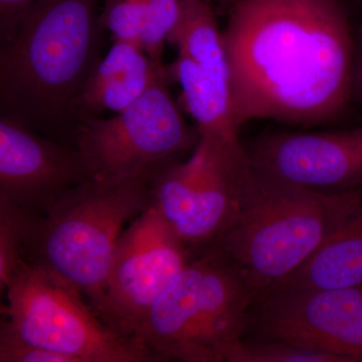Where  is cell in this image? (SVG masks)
I'll return each mask as SVG.
<instances>
[{
  "instance_id": "obj_23",
  "label": "cell",
  "mask_w": 362,
  "mask_h": 362,
  "mask_svg": "<svg viewBox=\"0 0 362 362\" xmlns=\"http://www.w3.org/2000/svg\"><path fill=\"white\" fill-rule=\"evenodd\" d=\"M211 4H216L223 11H228L230 6H232L233 0H207Z\"/></svg>"
},
{
  "instance_id": "obj_16",
  "label": "cell",
  "mask_w": 362,
  "mask_h": 362,
  "mask_svg": "<svg viewBox=\"0 0 362 362\" xmlns=\"http://www.w3.org/2000/svg\"><path fill=\"white\" fill-rule=\"evenodd\" d=\"M168 42L177 47L178 54L192 59L216 84L230 93V66L223 35L211 2L187 0L182 18Z\"/></svg>"
},
{
  "instance_id": "obj_18",
  "label": "cell",
  "mask_w": 362,
  "mask_h": 362,
  "mask_svg": "<svg viewBox=\"0 0 362 362\" xmlns=\"http://www.w3.org/2000/svg\"><path fill=\"white\" fill-rule=\"evenodd\" d=\"M148 9L149 0H103L100 21L115 40L141 45Z\"/></svg>"
},
{
  "instance_id": "obj_8",
  "label": "cell",
  "mask_w": 362,
  "mask_h": 362,
  "mask_svg": "<svg viewBox=\"0 0 362 362\" xmlns=\"http://www.w3.org/2000/svg\"><path fill=\"white\" fill-rule=\"evenodd\" d=\"M168 71L137 101L111 118L92 116L78 125L74 146L94 180L137 175L182 158L199 140L168 89Z\"/></svg>"
},
{
  "instance_id": "obj_13",
  "label": "cell",
  "mask_w": 362,
  "mask_h": 362,
  "mask_svg": "<svg viewBox=\"0 0 362 362\" xmlns=\"http://www.w3.org/2000/svg\"><path fill=\"white\" fill-rule=\"evenodd\" d=\"M165 74L166 66L150 58L141 45L115 40L76 100L74 111L78 125L102 112L125 110Z\"/></svg>"
},
{
  "instance_id": "obj_10",
  "label": "cell",
  "mask_w": 362,
  "mask_h": 362,
  "mask_svg": "<svg viewBox=\"0 0 362 362\" xmlns=\"http://www.w3.org/2000/svg\"><path fill=\"white\" fill-rule=\"evenodd\" d=\"M194 255L152 206L119 238L99 315L134 339L152 304Z\"/></svg>"
},
{
  "instance_id": "obj_22",
  "label": "cell",
  "mask_w": 362,
  "mask_h": 362,
  "mask_svg": "<svg viewBox=\"0 0 362 362\" xmlns=\"http://www.w3.org/2000/svg\"><path fill=\"white\" fill-rule=\"evenodd\" d=\"M358 11L359 21L356 33L354 75H352V102L362 108V0H352Z\"/></svg>"
},
{
  "instance_id": "obj_14",
  "label": "cell",
  "mask_w": 362,
  "mask_h": 362,
  "mask_svg": "<svg viewBox=\"0 0 362 362\" xmlns=\"http://www.w3.org/2000/svg\"><path fill=\"white\" fill-rule=\"evenodd\" d=\"M359 286H362V199L343 216L304 265L277 287L331 289Z\"/></svg>"
},
{
  "instance_id": "obj_6",
  "label": "cell",
  "mask_w": 362,
  "mask_h": 362,
  "mask_svg": "<svg viewBox=\"0 0 362 362\" xmlns=\"http://www.w3.org/2000/svg\"><path fill=\"white\" fill-rule=\"evenodd\" d=\"M4 294L0 332L76 362H157L109 325L80 290L45 269L21 261Z\"/></svg>"
},
{
  "instance_id": "obj_7",
  "label": "cell",
  "mask_w": 362,
  "mask_h": 362,
  "mask_svg": "<svg viewBox=\"0 0 362 362\" xmlns=\"http://www.w3.org/2000/svg\"><path fill=\"white\" fill-rule=\"evenodd\" d=\"M249 164L240 138L199 134L188 158L156 169L153 206L194 256L216 244L233 220Z\"/></svg>"
},
{
  "instance_id": "obj_21",
  "label": "cell",
  "mask_w": 362,
  "mask_h": 362,
  "mask_svg": "<svg viewBox=\"0 0 362 362\" xmlns=\"http://www.w3.org/2000/svg\"><path fill=\"white\" fill-rule=\"evenodd\" d=\"M37 0H0V42L13 35L23 14Z\"/></svg>"
},
{
  "instance_id": "obj_11",
  "label": "cell",
  "mask_w": 362,
  "mask_h": 362,
  "mask_svg": "<svg viewBox=\"0 0 362 362\" xmlns=\"http://www.w3.org/2000/svg\"><path fill=\"white\" fill-rule=\"evenodd\" d=\"M90 180L76 147L0 116V202L39 216Z\"/></svg>"
},
{
  "instance_id": "obj_17",
  "label": "cell",
  "mask_w": 362,
  "mask_h": 362,
  "mask_svg": "<svg viewBox=\"0 0 362 362\" xmlns=\"http://www.w3.org/2000/svg\"><path fill=\"white\" fill-rule=\"evenodd\" d=\"M35 216L20 207L0 202V292L20 265L30 223Z\"/></svg>"
},
{
  "instance_id": "obj_12",
  "label": "cell",
  "mask_w": 362,
  "mask_h": 362,
  "mask_svg": "<svg viewBox=\"0 0 362 362\" xmlns=\"http://www.w3.org/2000/svg\"><path fill=\"white\" fill-rule=\"evenodd\" d=\"M247 151L254 168L310 189L362 187V120L354 129L335 132L272 133Z\"/></svg>"
},
{
  "instance_id": "obj_4",
  "label": "cell",
  "mask_w": 362,
  "mask_h": 362,
  "mask_svg": "<svg viewBox=\"0 0 362 362\" xmlns=\"http://www.w3.org/2000/svg\"><path fill=\"white\" fill-rule=\"evenodd\" d=\"M160 165L71 188L33 218L21 261L77 288L99 314L117 243L125 226L153 206L152 181Z\"/></svg>"
},
{
  "instance_id": "obj_9",
  "label": "cell",
  "mask_w": 362,
  "mask_h": 362,
  "mask_svg": "<svg viewBox=\"0 0 362 362\" xmlns=\"http://www.w3.org/2000/svg\"><path fill=\"white\" fill-rule=\"evenodd\" d=\"M247 325L266 340L362 362V286L274 288L252 303Z\"/></svg>"
},
{
  "instance_id": "obj_15",
  "label": "cell",
  "mask_w": 362,
  "mask_h": 362,
  "mask_svg": "<svg viewBox=\"0 0 362 362\" xmlns=\"http://www.w3.org/2000/svg\"><path fill=\"white\" fill-rule=\"evenodd\" d=\"M166 71L169 82L180 86L183 107L197 123L199 134L239 139L240 127L233 119L230 90L180 54L166 66Z\"/></svg>"
},
{
  "instance_id": "obj_2",
  "label": "cell",
  "mask_w": 362,
  "mask_h": 362,
  "mask_svg": "<svg viewBox=\"0 0 362 362\" xmlns=\"http://www.w3.org/2000/svg\"><path fill=\"white\" fill-rule=\"evenodd\" d=\"M100 1L37 0L28 9L1 42L0 116L74 146V105L100 61Z\"/></svg>"
},
{
  "instance_id": "obj_5",
  "label": "cell",
  "mask_w": 362,
  "mask_h": 362,
  "mask_svg": "<svg viewBox=\"0 0 362 362\" xmlns=\"http://www.w3.org/2000/svg\"><path fill=\"white\" fill-rule=\"evenodd\" d=\"M255 302L216 246L190 259L143 317L134 339L157 362H221L243 339Z\"/></svg>"
},
{
  "instance_id": "obj_19",
  "label": "cell",
  "mask_w": 362,
  "mask_h": 362,
  "mask_svg": "<svg viewBox=\"0 0 362 362\" xmlns=\"http://www.w3.org/2000/svg\"><path fill=\"white\" fill-rule=\"evenodd\" d=\"M226 362H339L335 357L301 349L291 343L266 340L247 343L240 340L228 352Z\"/></svg>"
},
{
  "instance_id": "obj_3",
  "label": "cell",
  "mask_w": 362,
  "mask_h": 362,
  "mask_svg": "<svg viewBox=\"0 0 362 362\" xmlns=\"http://www.w3.org/2000/svg\"><path fill=\"white\" fill-rule=\"evenodd\" d=\"M361 199L362 187L318 192L263 173L250 160L233 220L213 246L256 301L304 265Z\"/></svg>"
},
{
  "instance_id": "obj_1",
  "label": "cell",
  "mask_w": 362,
  "mask_h": 362,
  "mask_svg": "<svg viewBox=\"0 0 362 362\" xmlns=\"http://www.w3.org/2000/svg\"><path fill=\"white\" fill-rule=\"evenodd\" d=\"M223 32L239 127L313 126L352 101L356 35L343 0H233Z\"/></svg>"
},
{
  "instance_id": "obj_20",
  "label": "cell",
  "mask_w": 362,
  "mask_h": 362,
  "mask_svg": "<svg viewBox=\"0 0 362 362\" xmlns=\"http://www.w3.org/2000/svg\"><path fill=\"white\" fill-rule=\"evenodd\" d=\"M0 362L76 361L66 354L35 346L7 333L0 332Z\"/></svg>"
}]
</instances>
